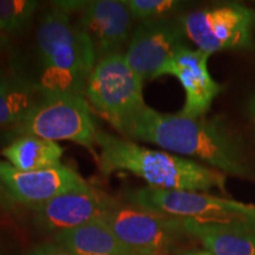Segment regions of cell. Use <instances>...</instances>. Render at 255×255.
<instances>
[{
  "label": "cell",
  "instance_id": "1",
  "mask_svg": "<svg viewBox=\"0 0 255 255\" xmlns=\"http://www.w3.org/2000/svg\"><path fill=\"white\" fill-rule=\"evenodd\" d=\"M122 135L181 157L195 158L229 176L254 177L241 137L221 117L189 119L180 113L162 114L145 107Z\"/></svg>",
  "mask_w": 255,
  "mask_h": 255
},
{
  "label": "cell",
  "instance_id": "2",
  "mask_svg": "<svg viewBox=\"0 0 255 255\" xmlns=\"http://www.w3.org/2000/svg\"><path fill=\"white\" fill-rule=\"evenodd\" d=\"M96 145L101 149L96 159L104 176L128 171L157 189L227 193L226 175L194 159L145 148L103 130H97Z\"/></svg>",
  "mask_w": 255,
  "mask_h": 255
},
{
  "label": "cell",
  "instance_id": "3",
  "mask_svg": "<svg viewBox=\"0 0 255 255\" xmlns=\"http://www.w3.org/2000/svg\"><path fill=\"white\" fill-rule=\"evenodd\" d=\"M36 44L41 94L84 96L97 59L90 38L71 23L69 12L53 4L40 19Z\"/></svg>",
  "mask_w": 255,
  "mask_h": 255
},
{
  "label": "cell",
  "instance_id": "4",
  "mask_svg": "<svg viewBox=\"0 0 255 255\" xmlns=\"http://www.w3.org/2000/svg\"><path fill=\"white\" fill-rule=\"evenodd\" d=\"M131 205L157 214L199 223L232 226L255 232L253 205L188 190L139 188L128 194Z\"/></svg>",
  "mask_w": 255,
  "mask_h": 255
},
{
  "label": "cell",
  "instance_id": "5",
  "mask_svg": "<svg viewBox=\"0 0 255 255\" xmlns=\"http://www.w3.org/2000/svg\"><path fill=\"white\" fill-rule=\"evenodd\" d=\"M15 137L36 136L50 141L75 142L96 152V128L89 102L82 95H46L20 123L13 127Z\"/></svg>",
  "mask_w": 255,
  "mask_h": 255
},
{
  "label": "cell",
  "instance_id": "6",
  "mask_svg": "<svg viewBox=\"0 0 255 255\" xmlns=\"http://www.w3.org/2000/svg\"><path fill=\"white\" fill-rule=\"evenodd\" d=\"M85 96L96 111L121 133L146 107L142 79L128 65L122 53L97 62Z\"/></svg>",
  "mask_w": 255,
  "mask_h": 255
},
{
  "label": "cell",
  "instance_id": "7",
  "mask_svg": "<svg viewBox=\"0 0 255 255\" xmlns=\"http://www.w3.org/2000/svg\"><path fill=\"white\" fill-rule=\"evenodd\" d=\"M184 33L207 55L253 47L255 11L239 2L196 9L180 18Z\"/></svg>",
  "mask_w": 255,
  "mask_h": 255
},
{
  "label": "cell",
  "instance_id": "8",
  "mask_svg": "<svg viewBox=\"0 0 255 255\" xmlns=\"http://www.w3.org/2000/svg\"><path fill=\"white\" fill-rule=\"evenodd\" d=\"M104 220L115 235L137 255H170L184 233L180 219L131 203L117 202Z\"/></svg>",
  "mask_w": 255,
  "mask_h": 255
},
{
  "label": "cell",
  "instance_id": "9",
  "mask_svg": "<svg viewBox=\"0 0 255 255\" xmlns=\"http://www.w3.org/2000/svg\"><path fill=\"white\" fill-rule=\"evenodd\" d=\"M0 181L14 203L34 208L53 197L89 189L91 186L72 168L64 164L33 171H21L0 159Z\"/></svg>",
  "mask_w": 255,
  "mask_h": 255
},
{
  "label": "cell",
  "instance_id": "10",
  "mask_svg": "<svg viewBox=\"0 0 255 255\" xmlns=\"http://www.w3.org/2000/svg\"><path fill=\"white\" fill-rule=\"evenodd\" d=\"M209 55L200 50L181 45L156 73L155 79L162 76H173L182 85L186 100L181 115L189 119L205 117L213 102L223 88L210 76Z\"/></svg>",
  "mask_w": 255,
  "mask_h": 255
},
{
  "label": "cell",
  "instance_id": "11",
  "mask_svg": "<svg viewBox=\"0 0 255 255\" xmlns=\"http://www.w3.org/2000/svg\"><path fill=\"white\" fill-rule=\"evenodd\" d=\"M184 37L180 20L164 18L141 21L124 55L128 65L143 83L152 81L176 49L183 45Z\"/></svg>",
  "mask_w": 255,
  "mask_h": 255
},
{
  "label": "cell",
  "instance_id": "12",
  "mask_svg": "<svg viewBox=\"0 0 255 255\" xmlns=\"http://www.w3.org/2000/svg\"><path fill=\"white\" fill-rule=\"evenodd\" d=\"M116 203L113 197L91 186L85 190L62 194L32 209L37 226L57 235L104 219Z\"/></svg>",
  "mask_w": 255,
  "mask_h": 255
},
{
  "label": "cell",
  "instance_id": "13",
  "mask_svg": "<svg viewBox=\"0 0 255 255\" xmlns=\"http://www.w3.org/2000/svg\"><path fill=\"white\" fill-rule=\"evenodd\" d=\"M132 15L122 1L96 0L88 1L76 26L90 38L97 62L121 53L129 38Z\"/></svg>",
  "mask_w": 255,
  "mask_h": 255
},
{
  "label": "cell",
  "instance_id": "14",
  "mask_svg": "<svg viewBox=\"0 0 255 255\" xmlns=\"http://www.w3.org/2000/svg\"><path fill=\"white\" fill-rule=\"evenodd\" d=\"M186 234L190 235L213 255H255V232L215 225L181 220Z\"/></svg>",
  "mask_w": 255,
  "mask_h": 255
},
{
  "label": "cell",
  "instance_id": "15",
  "mask_svg": "<svg viewBox=\"0 0 255 255\" xmlns=\"http://www.w3.org/2000/svg\"><path fill=\"white\" fill-rule=\"evenodd\" d=\"M55 240L76 255H137L115 235L104 219L59 233Z\"/></svg>",
  "mask_w": 255,
  "mask_h": 255
},
{
  "label": "cell",
  "instance_id": "16",
  "mask_svg": "<svg viewBox=\"0 0 255 255\" xmlns=\"http://www.w3.org/2000/svg\"><path fill=\"white\" fill-rule=\"evenodd\" d=\"M43 97L36 82L26 76L0 71V128L17 126Z\"/></svg>",
  "mask_w": 255,
  "mask_h": 255
},
{
  "label": "cell",
  "instance_id": "17",
  "mask_svg": "<svg viewBox=\"0 0 255 255\" xmlns=\"http://www.w3.org/2000/svg\"><path fill=\"white\" fill-rule=\"evenodd\" d=\"M64 149L58 143L36 136H19L1 150L6 162L21 171H33L62 164Z\"/></svg>",
  "mask_w": 255,
  "mask_h": 255
},
{
  "label": "cell",
  "instance_id": "18",
  "mask_svg": "<svg viewBox=\"0 0 255 255\" xmlns=\"http://www.w3.org/2000/svg\"><path fill=\"white\" fill-rule=\"evenodd\" d=\"M39 2L33 0H0V31L18 33L36 13Z\"/></svg>",
  "mask_w": 255,
  "mask_h": 255
},
{
  "label": "cell",
  "instance_id": "19",
  "mask_svg": "<svg viewBox=\"0 0 255 255\" xmlns=\"http://www.w3.org/2000/svg\"><path fill=\"white\" fill-rule=\"evenodd\" d=\"M122 2L132 18L141 21L168 18L183 6V2L176 0H122Z\"/></svg>",
  "mask_w": 255,
  "mask_h": 255
},
{
  "label": "cell",
  "instance_id": "20",
  "mask_svg": "<svg viewBox=\"0 0 255 255\" xmlns=\"http://www.w3.org/2000/svg\"><path fill=\"white\" fill-rule=\"evenodd\" d=\"M27 255H76L58 244H46L34 247Z\"/></svg>",
  "mask_w": 255,
  "mask_h": 255
},
{
  "label": "cell",
  "instance_id": "21",
  "mask_svg": "<svg viewBox=\"0 0 255 255\" xmlns=\"http://www.w3.org/2000/svg\"><path fill=\"white\" fill-rule=\"evenodd\" d=\"M14 203V201L12 200V197L9 196L8 191L6 190L4 184L0 181V207H4V208H8Z\"/></svg>",
  "mask_w": 255,
  "mask_h": 255
},
{
  "label": "cell",
  "instance_id": "22",
  "mask_svg": "<svg viewBox=\"0 0 255 255\" xmlns=\"http://www.w3.org/2000/svg\"><path fill=\"white\" fill-rule=\"evenodd\" d=\"M246 114L252 122L255 123V94L251 96L246 104Z\"/></svg>",
  "mask_w": 255,
  "mask_h": 255
},
{
  "label": "cell",
  "instance_id": "23",
  "mask_svg": "<svg viewBox=\"0 0 255 255\" xmlns=\"http://www.w3.org/2000/svg\"><path fill=\"white\" fill-rule=\"evenodd\" d=\"M178 255H213V254H210L209 252L207 251H189V252H184V253H181Z\"/></svg>",
  "mask_w": 255,
  "mask_h": 255
},
{
  "label": "cell",
  "instance_id": "24",
  "mask_svg": "<svg viewBox=\"0 0 255 255\" xmlns=\"http://www.w3.org/2000/svg\"><path fill=\"white\" fill-rule=\"evenodd\" d=\"M6 44H7V38H6V34L2 33V32L0 31V49H2Z\"/></svg>",
  "mask_w": 255,
  "mask_h": 255
},
{
  "label": "cell",
  "instance_id": "25",
  "mask_svg": "<svg viewBox=\"0 0 255 255\" xmlns=\"http://www.w3.org/2000/svg\"><path fill=\"white\" fill-rule=\"evenodd\" d=\"M253 213L255 214V206H253Z\"/></svg>",
  "mask_w": 255,
  "mask_h": 255
}]
</instances>
